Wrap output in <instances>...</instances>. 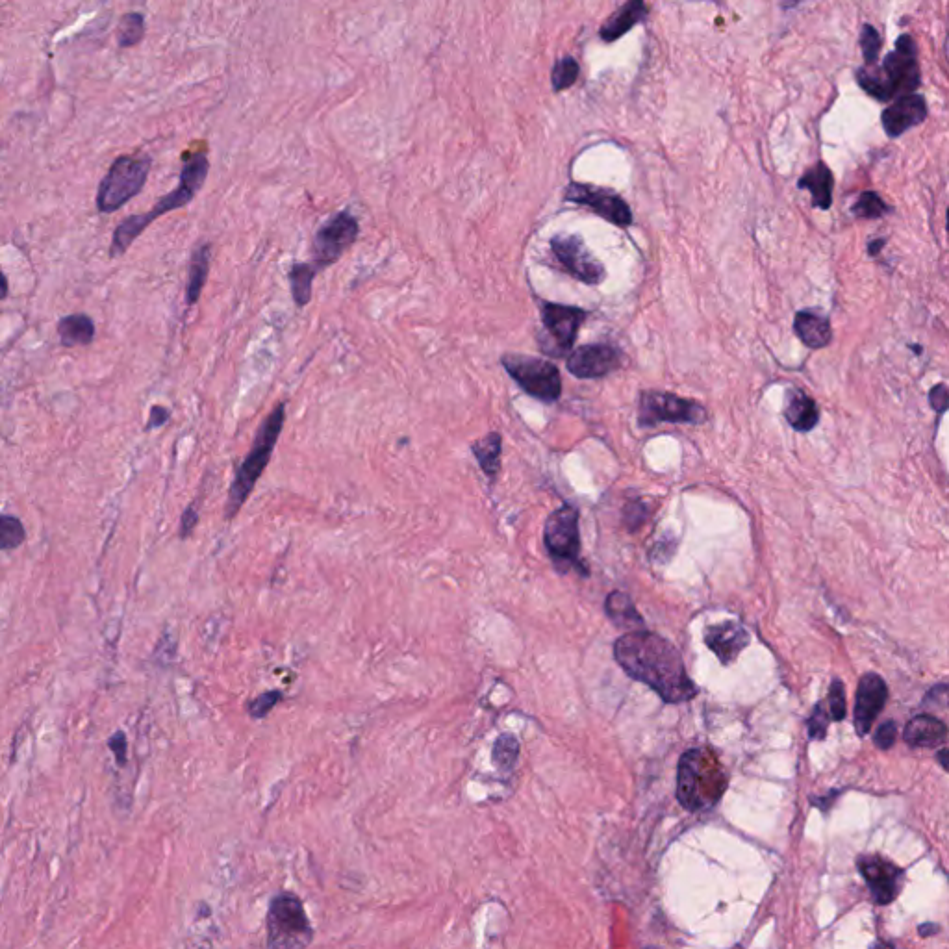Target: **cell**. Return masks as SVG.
<instances>
[{
  "instance_id": "36",
  "label": "cell",
  "mask_w": 949,
  "mask_h": 949,
  "mask_svg": "<svg viewBox=\"0 0 949 949\" xmlns=\"http://www.w3.org/2000/svg\"><path fill=\"white\" fill-rule=\"evenodd\" d=\"M861 49L866 65H877V56L881 49L879 32L872 25H864L861 30Z\"/></svg>"
},
{
  "instance_id": "47",
  "label": "cell",
  "mask_w": 949,
  "mask_h": 949,
  "mask_svg": "<svg viewBox=\"0 0 949 949\" xmlns=\"http://www.w3.org/2000/svg\"><path fill=\"white\" fill-rule=\"evenodd\" d=\"M796 4H799V0H785V8H794Z\"/></svg>"
},
{
  "instance_id": "18",
  "label": "cell",
  "mask_w": 949,
  "mask_h": 949,
  "mask_svg": "<svg viewBox=\"0 0 949 949\" xmlns=\"http://www.w3.org/2000/svg\"><path fill=\"white\" fill-rule=\"evenodd\" d=\"M927 115L924 97L920 95H903L898 102L888 106L883 112V128L890 138H898L909 128L920 125Z\"/></svg>"
},
{
  "instance_id": "45",
  "label": "cell",
  "mask_w": 949,
  "mask_h": 949,
  "mask_svg": "<svg viewBox=\"0 0 949 949\" xmlns=\"http://www.w3.org/2000/svg\"><path fill=\"white\" fill-rule=\"evenodd\" d=\"M918 931H920V935H922V937H931V935H935V933L940 931V927L935 924H925L922 925Z\"/></svg>"
},
{
  "instance_id": "42",
  "label": "cell",
  "mask_w": 949,
  "mask_h": 949,
  "mask_svg": "<svg viewBox=\"0 0 949 949\" xmlns=\"http://www.w3.org/2000/svg\"><path fill=\"white\" fill-rule=\"evenodd\" d=\"M171 419V412L169 408L165 406L154 405L151 408V414H149V421H147V427L145 431H154V429H160L164 427L165 423Z\"/></svg>"
},
{
  "instance_id": "11",
  "label": "cell",
  "mask_w": 949,
  "mask_h": 949,
  "mask_svg": "<svg viewBox=\"0 0 949 949\" xmlns=\"http://www.w3.org/2000/svg\"><path fill=\"white\" fill-rule=\"evenodd\" d=\"M544 334L538 338L542 351L547 355H568L577 340V332L584 323L586 312L577 306L566 304L542 303L540 306Z\"/></svg>"
},
{
  "instance_id": "17",
  "label": "cell",
  "mask_w": 949,
  "mask_h": 949,
  "mask_svg": "<svg viewBox=\"0 0 949 949\" xmlns=\"http://www.w3.org/2000/svg\"><path fill=\"white\" fill-rule=\"evenodd\" d=\"M888 699V686L881 675L866 673L859 681L857 701H855V731L866 736L874 727L875 718L885 709Z\"/></svg>"
},
{
  "instance_id": "7",
  "label": "cell",
  "mask_w": 949,
  "mask_h": 949,
  "mask_svg": "<svg viewBox=\"0 0 949 949\" xmlns=\"http://www.w3.org/2000/svg\"><path fill=\"white\" fill-rule=\"evenodd\" d=\"M312 937V925L301 899L282 892L271 901L267 912V944L271 948H306Z\"/></svg>"
},
{
  "instance_id": "23",
  "label": "cell",
  "mask_w": 949,
  "mask_h": 949,
  "mask_svg": "<svg viewBox=\"0 0 949 949\" xmlns=\"http://www.w3.org/2000/svg\"><path fill=\"white\" fill-rule=\"evenodd\" d=\"M946 736H948V729L944 722L927 714L912 718L903 733L905 742L912 747H935L942 744Z\"/></svg>"
},
{
  "instance_id": "32",
  "label": "cell",
  "mask_w": 949,
  "mask_h": 949,
  "mask_svg": "<svg viewBox=\"0 0 949 949\" xmlns=\"http://www.w3.org/2000/svg\"><path fill=\"white\" fill-rule=\"evenodd\" d=\"M519 757V742L512 734H501L494 746V762L499 770L512 772Z\"/></svg>"
},
{
  "instance_id": "41",
  "label": "cell",
  "mask_w": 949,
  "mask_h": 949,
  "mask_svg": "<svg viewBox=\"0 0 949 949\" xmlns=\"http://www.w3.org/2000/svg\"><path fill=\"white\" fill-rule=\"evenodd\" d=\"M108 747L114 751L117 764L125 766V764H127L128 753L127 734L123 733V731H117V733L108 740Z\"/></svg>"
},
{
  "instance_id": "13",
  "label": "cell",
  "mask_w": 949,
  "mask_h": 949,
  "mask_svg": "<svg viewBox=\"0 0 949 949\" xmlns=\"http://www.w3.org/2000/svg\"><path fill=\"white\" fill-rule=\"evenodd\" d=\"M551 251L571 277L584 284H599L605 279V267L590 253L581 236L560 234L551 240Z\"/></svg>"
},
{
  "instance_id": "44",
  "label": "cell",
  "mask_w": 949,
  "mask_h": 949,
  "mask_svg": "<svg viewBox=\"0 0 949 949\" xmlns=\"http://www.w3.org/2000/svg\"><path fill=\"white\" fill-rule=\"evenodd\" d=\"M8 292H10L8 279H6V275H4V273H2V269H0V301H4V299L8 297Z\"/></svg>"
},
{
  "instance_id": "16",
  "label": "cell",
  "mask_w": 949,
  "mask_h": 949,
  "mask_svg": "<svg viewBox=\"0 0 949 949\" xmlns=\"http://www.w3.org/2000/svg\"><path fill=\"white\" fill-rule=\"evenodd\" d=\"M623 355L610 345H583L568 358V371L579 379H599L618 369Z\"/></svg>"
},
{
  "instance_id": "28",
  "label": "cell",
  "mask_w": 949,
  "mask_h": 949,
  "mask_svg": "<svg viewBox=\"0 0 949 949\" xmlns=\"http://www.w3.org/2000/svg\"><path fill=\"white\" fill-rule=\"evenodd\" d=\"M319 273L312 262H295L288 271V280L292 286L293 303L304 308L312 299V286Z\"/></svg>"
},
{
  "instance_id": "15",
  "label": "cell",
  "mask_w": 949,
  "mask_h": 949,
  "mask_svg": "<svg viewBox=\"0 0 949 949\" xmlns=\"http://www.w3.org/2000/svg\"><path fill=\"white\" fill-rule=\"evenodd\" d=\"M857 868L879 905H888L898 898L905 879V874L898 864L886 861L881 855H864L857 859Z\"/></svg>"
},
{
  "instance_id": "5",
  "label": "cell",
  "mask_w": 949,
  "mask_h": 949,
  "mask_svg": "<svg viewBox=\"0 0 949 949\" xmlns=\"http://www.w3.org/2000/svg\"><path fill=\"white\" fill-rule=\"evenodd\" d=\"M725 788L727 775L710 749L696 747L684 753L677 775V798L684 809H709L720 801Z\"/></svg>"
},
{
  "instance_id": "39",
  "label": "cell",
  "mask_w": 949,
  "mask_h": 949,
  "mask_svg": "<svg viewBox=\"0 0 949 949\" xmlns=\"http://www.w3.org/2000/svg\"><path fill=\"white\" fill-rule=\"evenodd\" d=\"M896 736H898L896 723L885 722L877 729V733H875V746L879 747V749H890V747L894 746V742H896Z\"/></svg>"
},
{
  "instance_id": "33",
  "label": "cell",
  "mask_w": 949,
  "mask_h": 949,
  "mask_svg": "<svg viewBox=\"0 0 949 949\" xmlns=\"http://www.w3.org/2000/svg\"><path fill=\"white\" fill-rule=\"evenodd\" d=\"M577 78H579V64L571 56H566V58H560L553 67L551 84H553L555 91H562V89L573 86L577 82Z\"/></svg>"
},
{
  "instance_id": "2",
  "label": "cell",
  "mask_w": 949,
  "mask_h": 949,
  "mask_svg": "<svg viewBox=\"0 0 949 949\" xmlns=\"http://www.w3.org/2000/svg\"><path fill=\"white\" fill-rule=\"evenodd\" d=\"M208 171H210V162L204 152H195L193 156H190L182 165L180 182L175 190L160 197L149 212L127 217L115 227L114 238L110 245V256L112 258L123 256L130 249V245L145 232V228L151 227L156 219L188 206L203 188Z\"/></svg>"
},
{
  "instance_id": "9",
  "label": "cell",
  "mask_w": 949,
  "mask_h": 949,
  "mask_svg": "<svg viewBox=\"0 0 949 949\" xmlns=\"http://www.w3.org/2000/svg\"><path fill=\"white\" fill-rule=\"evenodd\" d=\"M510 379L527 395L544 403H555L562 393V379L555 364L536 356L508 353L501 358Z\"/></svg>"
},
{
  "instance_id": "12",
  "label": "cell",
  "mask_w": 949,
  "mask_h": 949,
  "mask_svg": "<svg viewBox=\"0 0 949 949\" xmlns=\"http://www.w3.org/2000/svg\"><path fill=\"white\" fill-rule=\"evenodd\" d=\"M662 421L668 423H703L707 421L705 408L677 397L673 393L644 392L640 397V423L642 425H658Z\"/></svg>"
},
{
  "instance_id": "43",
  "label": "cell",
  "mask_w": 949,
  "mask_h": 949,
  "mask_svg": "<svg viewBox=\"0 0 949 949\" xmlns=\"http://www.w3.org/2000/svg\"><path fill=\"white\" fill-rule=\"evenodd\" d=\"M929 401H931V406L942 414V412L946 410V406H948V390H946V386H944V384H938L937 388H933Z\"/></svg>"
},
{
  "instance_id": "8",
  "label": "cell",
  "mask_w": 949,
  "mask_h": 949,
  "mask_svg": "<svg viewBox=\"0 0 949 949\" xmlns=\"http://www.w3.org/2000/svg\"><path fill=\"white\" fill-rule=\"evenodd\" d=\"M544 544L549 557L560 571L581 570V534H579V512L571 505L557 508L544 527Z\"/></svg>"
},
{
  "instance_id": "37",
  "label": "cell",
  "mask_w": 949,
  "mask_h": 949,
  "mask_svg": "<svg viewBox=\"0 0 949 949\" xmlns=\"http://www.w3.org/2000/svg\"><path fill=\"white\" fill-rule=\"evenodd\" d=\"M829 712L823 707V703H818L814 710H812V716L809 720V734L812 740H823L825 734H827V727H829Z\"/></svg>"
},
{
  "instance_id": "14",
  "label": "cell",
  "mask_w": 949,
  "mask_h": 949,
  "mask_svg": "<svg viewBox=\"0 0 949 949\" xmlns=\"http://www.w3.org/2000/svg\"><path fill=\"white\" fill-rule=\"evenodd\" d=\"M564 199L568 203L583 204L592 208L597 216L607 219L618 227H629L633 223V214H631L629 204L625 203L614 191L573 182L564 193Z\"/></svg>"
},
{
  "instance_id": "19",
  "label": "cell",
  "mask_w": 949,
  "mask_h": 949,
  "mask_svg": "<svg viewBox=\"0 0 949 949\" xmlns=\"http://www.w3.org/2000/svg\"><path fill=\"white\" fill-rule=\"evenodd\" d=\"M705 642L712 653L722 660V664H731L749 644V634L746 629L734 621H725L720 625H712L705 633Z\"/></svg>"
},
{
  "instance_id": "30",
  "label": "cell",
  "mask_w": 949,
  "mask_h": 949,
  "mask_svg": "<svg viewBox=\"0 0 949 949\" xmlns=\"http://www.w3.org/2000/svg\"><path fill=\"white\" fill-rule=\"evenodd\" d=\"M145 38V17L141 13H125L117 26V43L123 49L136 47Z\"/></svg>"
},
{
  "instance_id": "1",
  "label": "cell",
  "mask_w": 949,
  "mask_h": 949,
  "mask_svg": "<svg viewBox=\"0 0 949 949\" xmlns=\"http://www.w3.org/2000/svg\"><path fill=\"white\" fill-rule=\"evenodd\" d=\"M614 657L629 677L653 688L668 703L690 701L697 686L684 668L681 653L662 636L634 631L614 644Z\"/></svg>"
},
{
  "instance_id": "24",
  "label": "cell",
  "mask_w": 949,
  "mask_h": 949,
  "mask_svg": "<svg viewBox=\"0 0 949 949\" xmlns=\"http://www.w3.org/2000/svg\"><path fill=\"white\" fill-rule=\"evenodd\" d=\"M794 330H796L799 340L810 349H822L825 345H829L831 338H833L831 323L820 314L812 312V310H803V312L796 314Z\"/></svg>"
},
{
  "instance_id": "10",
  "label": "cell",
  "mask_w": 949,
  "mask_h": 949,
  "mask_svg": "<svg viewBox=\"0 0 949 949\" xmlns=\"http://www.w3.org/2000/svg\"><path fill=\"white\" fill-rule=\"evenodd\" d=\"M360 236V223L349 210L338 212L317 228L312 241V264L317 271L336 264Z\"/></svg>"
},
{
  "instance_id": "22",
  "label": "cell",
  "mask_w": 949,
  "mask_h": 949,
  "mask_svg": "<svg viewBox=\"0 0 949 949\" xmlns=\"http://www.w3.org/2000/svg\"><path fill=\"white\" fill-rule=\"evenodd\" d=\"M212 266V245L208 241L199 243L191 253L190 269H188V286H186V303L188 306L197 304L201 299L208 273Z\"/></svg>"
},
{
  "instance_id": "25",
  "label": "cell",
  "mask_w": 949,
  "mask_h": 949,
  "mask_svg": "<svg viewBox=\"0 0 949 949\" xmlns=\"http://www.w3.org/2000/svg\"><path fill=\"white\" fill-rule=\"evenodd\" d=\"M646 12L644 0H629L608 19L605 25L601 26V39L607 43L620 39L623 34H627L634 25H638L646 17Z\"/></svg>"
},
{
  "instance_id": "3",
  "label": "cell",
  "mask_w": 949,
  "mask_h": 949,
  "mask_svg": "<svg viewBox=\"0 0 949 949\" xmlns=\"http://www.w3.org/2000/svg\"><path fill=\"white\" fill-rule=\"evenodd\" d=\"M284 423H286V403L282 401L262 421V425L258 427L254 436L253 445L249 449V455L243 458V462L234 473V479L228 488L227 507H225V519L228 521L240 514L241 508L253 494L260 477L264 475L275 453V447L279 443Z\"/></svg>"
},
{
  "instance_id": "35",
  "label": "cell",
  "mask_w": 949,
  "mask_h": 949,
  "mask_svg": "<svg viewBox=\"0 0 949 949\" xmlns=\"http://www.w3.org/2000/svg\"><path fill=\"white\" fill-rule=\"evenodd\" d=\"M848 714V703H846V690L840 679H835L829 688V718L833 722H842Z\"/></svg>"
},
{
  "instance_id": "20",
  "label": "cell",
  "mask_w": 949,
  "mask_h": 949,
  "mask_svg": "<svg viewBox=\"0 0 949 949\" xmlns=\"http://www.w3.org/2000/svg\"><path fill=\"white\" fill-rule=\"evenodd\" d=\"M785 418L792 425V429L809 432L818 425L820 410L807 393L794 388L786 393Z\"/></svg>"
},
{
  "instance_id": "21",
  "label": "cell",
  "mask_w": 949,
  "mask_h": 949,
  "mask_svg": "<svg viewBox=\"0 0 949 949\" xmlns=\"http://www.w3.org/2000/svg\"><path fill=\"white\" fill-rule=\"evenodd\" d=\"M471 453L475 460L479 462L482 473L486 479L494 486L499 471H501V458H503V438L499 432H490L484 438H479L469 445Z\"/></svg>"
},
{
  "instance_id": "31",
  "label": "cell",
  "mask_w": 949,
  "mask_h": 949,
  "mask_svg": "<svg viewBox=\"0 0 949 949\" xmlns=\"http://www.w3.org/2000/svg\"><path fill=\"white\" fill-rule=\"evenodd\" d=\"M23 521L10 514H0V551H12L25 544Z\"/></svg>"
},
{
  "instance_id": "6",
  "label": "cell",
  "mask_w": 949,
  "mask_h": 949,
  "mask_svg": "<svg viewBox=\"0 0 949 949\" xmlns=\"http://www.w3.org/2000/svg\"><path fill=\"white\" fill-rule=\"evenodd\" d=\"M151 173V158L123 154L115 158L114 164L99 184L97 210L101 214H114L132 201L143 188Z\"/></svg>"
},
{
  "instance_id": "29",
  "label": "cell",
  "mask_w": 949,
  "mask_h": 949,
  "mask_svg": "<svg viewBox=\"0 0 949 949\" xmlns=\"http://www.w3.org/2000/svg\"><path fill=\"white\" fill-rule=\"evenodd\" d=\"M607 614L608 618L614 621L616 625H636V623L640 625L642 623V618L636 612L631 597L621 594V592L608 595Z\"/></svg>"
},
{
  "instance_id": "27",
  "label": "cell",
  "mask_w": 949,
  "mask_h": 949,
  "mask_svg": "<svg viewBox=\"0 0 949 949\" xmlns=\"http://www.w3.org/2000/svg\"><path fill=\"white\" fill-rule=\"evenodd\" d=\"M58 334L64 347H88L95 338V323L86 314H71L58 321Z\"/></svg>"
},
{
  "instance_id": "38",
  "label": "cell",
  "mask_w": 949,
  "mask_h": 949,
  "mask_svg": "<svg viewBox=\"0 0 949 949\" xmlns=\"http://www.w3.org/2000/svg\"><path fill=\"white\" fill-rule=\"evenodd\" d=\"M280 701L279 692H271V694H266V696L258 697L254 699L253 703H249V710H251V716L254 718H264L269 710L273 709L277 703Z\"/></svg>"
},
{
  "instance_id": "26",
  "label": "cell",
  "mask_w": 949,
  "mask_h": 949,
  "mask_svg": "<svg viewBox=\"0 0 949 949\" xmlns=\"http://www.w3.org/2000/svg\"><path fill=\"white\" fill-rule=\"evenodd\" d=\"M799 188L812 193V203L822 210H827L833 204V173L827 165L816 164L799 178Z\"/></svg>"
},
{
  "instance_id": "40",
  "label": "cell",
  "mask_w": 949,
  "mask_h": 949,
  "mask_svg": "<svg viewBox=\"0 0 949 949\" xmlns=\"http://www.w3.org/2000/svg\"><path fill=\"white\" fill-rule=\"evenodd\" d=\"M197 523H199V508H197V503H191L180 518V538L186 540L197 527Z\"/></svg>"
},
{
  "instance_id": "46",
  "label": "cell",
  "mask_w": 949,
  "mask_h": 949,
  "mask_svg": "<svg viewBox=\"0 0 949 949\" xmlns=\"http://www.w3.org/2000/svg\"><path fill=\"white\" fill-rule=\"evenodd\" d=\"M946 755H948V751H946V749H942V751H940V755H938V757H940V764H942V768H944V770H948V764H946Z\"/></svg>"
},
{
  "instance_id": "34",
  "label": "cell",
  "mask_w": 949,
  "mask_h": 949,
  "mask_svg": "<svg viewBox=\"0 0 949 949\" xmlns=\"http://www.w3.org/2000/svg\"><path fill=\"white\" fill-rule=\"evenodd\" d=\"M886 212H888V206L874 191L862 193L861 197L857 199V203L853 204V214L857 217H864V219L883 217Z\"/></svg>"
},
{
  "instance_id": "4",
  "label": "cell",
  "mask_w": 949,
  "mask_h": 949,
  "mask_svg": "<svg viewBox=\"0 0 949 949\" xmlns=\"http://www.w3.org/2000/svg\"><path fill=\"white\" fill-rule=\"evenodd\" d=\"M918 51L911 36H901L896 49L885 58L883 65H868L857 71L861 88L877 101H890L899 95H909L920 86Z\"/></svg>"
}]
</instances>
